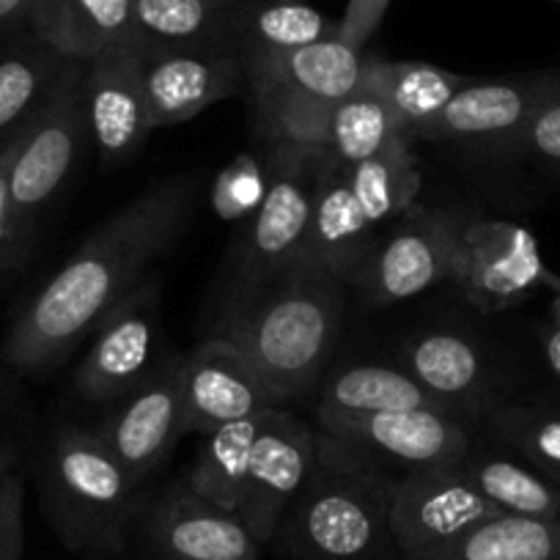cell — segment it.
Returning a JSON list of instances; mask_svg holds the SVG:
<instances>
[{
    "mask_svg": "<svg viewBox=\"0 0 560 560\" xmlns=\"http://www.w3.org/2000/svg\"><path fill=\"white\" fill-rule=\"evenodd\" d=\"M196 187L192 174L168 176L102 223L14 322L3 343L7 363L23 374H42L80 347L179 240L190 223Z\"/></svg>",
    "mask_w": 560,
    "mask_h": 560,
    "instance_id": "cell-1",
    "label": "cell"
},
{
    "mask_svg": "<svg viewBox=\"0 0 560 560\" xmlns=\"http://www.w3.org/2000/svg\"><path fill=\"white\" fill-rule=\"evenodd\" d=\"M347 308V283L325 269L289 267L229 303L220 336L245 352L287 407L319 385Z\"/></svg>",
    "mask_w": 560,
    "mask_h": 560,
    "instance_id": "cell-2",
    "label": "cell"
},
{
    "mask_svg": "<svg viewBox=\"0 0 560 560\" xmlns=\"http://www.w3.org/2000/svg\"><path fill=\"white\" fill-rule=\"evenodd\" d=\"M398 472L316 434V462L272 544L289 560H401L393 536Z\"/></svg>",
    "mask_w": 560,
    "mask_h": 560,
    "instance_id": "cell-3",
    "label": "cell"
},
{
    "mask_svg": "<svg viewBox=\"0 0 560 560\" xmlns=\"http://www.w3.org/2000/svg\"><path fill=\"white\" fill-rule=\"evenodd\" d=\"M143 487L89 429L63 427L50 438L42 465L45 509L80 558H116L132 544L149 505Z\"/></svg>",
    "mask_w": 560,
    "mask_h": 560,
    "instance_id": "cell-4",
    "label": "cell"
},
{
    "mask_svg": "<svg viewBox=\"0 0 560 560\" xmlns=\"http://www.w3.org/2000/svg\"><path fill=\"white\" fill-rule=\"evenodd\" d=\"M245 69L258 135L322 147L332 110L363 85L365 50H354L336 36L253 58Z\"/></svg>",
    "mask_w": 560,
    "mask_h": 560,
    "instance_id": "cell-5",
    "label": "cell"
},
{
    "mask_svg": "<svg viewBox=\"0 0 560 560\" xmlns=\"http://www.w3.org/2000/svg\"><path fill=\"white\" fill-rule=\"evenodd\" d=\"M83 61H67L39 110L18 129L0 158V196L12 220H28L56 198L91 138L83 100Z\"/></svg>",
    "mask_w": 560,
    "mask_h": 560,
    "instance_id": "cell-6",
    "label": "cell"
},
{
    "mask_svg": "<svg viewBox=\"0 0 560 560\" xmlns=\"http://www.w3.org/2000/svg\"><path fill=\"white\" fill-rule=\"evenodd\" d=\"M330 152L319 143L269 140L267 192L250 218L236 264V294L294 267ZM234 294V298H236Z\"/></svg>",
    "mask_w": 560,
    "mask_h": 560,
    "instance_id": "cell-7",
    "label": "cell"
},
{
    "mask_svg": "<svg viewBox=\"0 0 560 560\" xmlns=\"http://www.w3.org/2000/svg\"><path fill=\"white\" fill-rule=\"evenodd\" d=\"M462 225L456 212L415 203L382 231L347 287L358 289L369 308L418 298L451 280Z\"/></svg>",
    "mask_w": 560,
    "mask_h": 560,
    "instance_id": "cell-8",
    "label": "cell"
},
{
    "mask_svg": "<svg viewBox=\"0 0 560 560\" xmlns=\"http://www.w3.org/2000/svg\"><path fill=\"white\" fill-rule=\"evenodd\" d=\"M560 275L544 264L538 240L511 220H472L462 225L451 280L483 314H500L536 289H552Z\"/></svg>",
    "mask_w": 560,
    "mask_h": 560,
    "instance_id": "cell-9",
    "label": "cell"
},
{
    "mask_svg": "<svg viewBox=\"0 0 560 560\" xmlns=\"http://www.w3.org/2000/svg\"><path fill=\"white\" fill-rule=\"evenodd\" d=\"M160 330V283L147 278L94 330L89 354L74 371L78 396L110 404L143 385L165 360Z\"/></svg>",
    "mask_w": 560,
    "mask_h": 560,
    "instance_id": "cell-10",
    "label": "cell"
},
{
    "mask_svg": "<svg viewBox=\"0 0 560 560\" xmlns=\"http://www.w3.org/2000/svg\"><path fill=\"white\" fill-rule=\"evenodd\" d=\"M135 538L149 560H258L261 555L245 520L192 492L185 478L149 500Z\"/></svg>",
    "mask_w": 560,
    "mask_h": 560,
    "instance_id": "cell-11",
    "label": "cell"
},
{
    "mask_svg": "<svg viewBox=\"0 0 560 560\" xmlns=\"http://www.w3.org/2000/svg\"><path fill=\"white\" fill-rule=\"evenodd\" d=\"M182 371L185 354H165L152 376L124 396L94 429L96 438L138 483H147L187 434Z\"/></svg>",
    "mask_w": 560,
    "mask_h": 560,
    "instance_id": "cell-12",
    "label": "cell"
},
{
    "mask_svg": "<svg viewBox=\"0 0 560 560\" xmlns=\"http://www.w3.org/2000/svg\"><path fill=\"white\" fill-rule=\"evenodd\" d=\"M498 514L503 511L472 487L459 462L398 476L390 522L401 560H427Z\"/></svg>",
    "mask_w": 560,
    "mask_h": 560,
    "instance_id": "cell-13",
    "label": "cell"
},
{
    "mask_svg": "<svg viewBox=\"0 0 560 560\" xmlns=\"http://www.w3.org/2000/svg\"><path fill=\"white\" fill-rule=\"evenodd\" d=\"M319 429L398 476L423 467L459 465L472 448L470 429L459 415L432 407L332 420Z\"/></svg>",
    "mask_w": 560,
    "mask_h": 560,
    "instance_id": "cell-14",
    "label": "cell"
},
{
    "mask_svg": "<svg viewBox=\"0 0 560 560\" xmlns=\"http://www.w3.org/2000/svg\"><path fill=\"white\" fill-rule=\"evenodd\" d=\"M316 462V432L287 407H269L250 451L240 516L261 547L272 544Z\"/></svg>",
    "mask_w": 560,
    "mask_h": 560,
    "instance_id": "cell-15",
    "label": "cell"
},
{
    "mask_svg": "<svg viewBox=\"0 0 560 560\" xmlns=\"http://www.w3.org/2000/svg\"><path fill=\"white\" fill-rule=\"evenodd\" d=\"M83 100L102 168L129 163L154 132L143 85V50L118 42L85 63Z\"/></svg>",
    "mask_w": 560,
    "mask_h": 560,
    "instance_id": "cell-16",
    "label": "cell"
},
{
    "mask_svg": "<svg viewBox=\"0 0 560 560\" xmlns=\"http://www.w3.org/2000/svg\"><path fill=\"white\" fill-rule=\"evenodd\" d=\"M560 72L525 74L505 80L472 78L438 116L412 129L415 140H467L492 149H509L538 102L552 91Z\"/></svg>",
    "mask_w": 560,
    "mask_h": 560,
    "instance_id": "cell-17",
    "label": "cell"
},
{
    "mask_svg": "<svg viewBox=\"0 0 560 560\" xmlns=\"http://www.w3.org/2000/svg\"><path fill=\"white\" fill-rule=\"evenodd\" d=\"M187 434H212L231 420L280 407L256 365L229 338L214 336L185 354L182 371Z\"/></svg>",
    "mask_w": 560,
    "mask_h": 560,
    "instance_id": "cell-18",
    "label": "cell"
},
{
    "mask_svg": "<svg viewBox=\"0 0 560 560\" xmlns=\"http://www.w3.org/2000/svg\"><path fill=\"white\" fill-rule=\"evenodd\" d=\"M143 85L154 129L190 121L207 107L247 89V69L231 50L143 56Z\"/></svg>",
    "mask_w": 560,
    "mask_h": 560,
    "instance_id": "cell-19",
    "label": "cell"
},
{
    "mask_svg": "<svg viewBox=\"0 0 560 560\" xmlns=\"http://www.w3.org/2000/svg\"><path fill=\"white\" fill-rule=\"evenodd\" d=\"M376 240H380V234L365 223L358 203H354L352 190H349L347 163L330 154L294 267L325 269V272L349 283V278L360 267V261L369 256Z\"/></svg>",
    "mask_w": 560,
    "mask_h": 560,
    "instance_id": "cell-20",
    "label": "cell"
},
{
    "mask_svg": "<svg viewBox=\"0 0 560 560\" xmlns=\"http://www.w3.org/2000/svg\"><path fill=\"white\" fill-rule=\"evenodd\" d=\"M25 23L52 52L89 63L110 45L132 42V0H34Z\"/></svg>",
    "mask_w": 560,
    "mask_h": 560,
    "instance_id": "cell-21",
    "label": "cell"
},
{
    "mask_svg": "<svg viewBox=\"0 0 560 560\" xmlns=\"http://www.w3.org/2000/svg\"><path fill=\"white\" fill-rule=\"evenodd\" d=\"M448 409V401L429 393L407 369H393L380 363H360L338 369L322 382L319 404H316V420L332 423V420L363 418L376 412H404V409Z\"/></svg>",
    "mask_w": 560,
    "mask_h": 560,
    "instance_id": "cell-22",
    "label": "cell"
},
{
    "mask_svg": "<svg viewBox=\"0 0 560 560\" xmlns=\"http://www.w3.org/2000/svg\"><path fill=\"white\" fill-rule=\"evenodd\" d=\"M338 23L305 0H234L229 47L242 63L336 39Z\"/></svg>",
    "mask_w": 560,
    "mask_h": 560,
    "instance_id": "cell-23",
    "label": "cell"
},
{
    "mask_svg": "<svg viewBox=\"0 0 560 560\" xmlns=\"http://www.w3.org/2000/svg\"><path fill=\"white\" fill-rule=\"evenodd\" d=\"M404 369L451 407H489V365L483 352L456 332L432 330L409 338L401 349Z\"/></svg>",
    "mask_w": 560,
    "mask_h": 560,
    "instance_id": "cell-24",
    "label": "cell"
},
{
    "mask_svg": "<svg viewBox=\"0 0 560 560\" xmlns=\"http://www.w3.org/2000/svg\"><path fill=\"white\" fill-rule=\"evenodd\" d=\"M234 0H132V42L143 56L182 50H231Z\"/></svg>",
    "mask_w": 560,
    "mask_h": 560,
    "instance_id": "cell-25",
    "label": "cell"
},
{
    "mask_svg": "<svg viewBox=\"0 0 560 560\" xmlns=\"http://www.w3.org/2000/svg\"><path fill=\"white\" fill-rule=\"evenodd\" d=\"M363 80L380 94L401 135L409 140L415 127L438 116L472 78L427 61H387L380 56H365Z\"/></svg>",
    "mask_w": 560,
    "mask_h": 560,
    "instance_id": "cell-26",
    "label": "cell"
},
{
    "mask_svg": "<svg viewBox=\"0 0 560 560\" xmlns=\"http://www.w3.org/2000/svg\"><path fill=\"white\" fill-rule=\"evenodd\" d=\"M347 176L360 214L376 234L418 203L420 171L407 138H396L376 158L347 165Z\"/></svg>",
    "mask_w": 560,
    "mask_h": 560,
    "instance_id": "cell-27",
    "label": "cell"
},
{
    "mask_svg": "<svg viewBox=\"0 0 560 560\" xmlns=\"http://www.w3.org/2000/svg\"><path fill=\"white\" fill-rule=\"evenodd\" d=\"M427 560H560V516L498 514Z\"/></svg>",
    "mask_w": 560,
    "mask_h": 560,
    "instance_id": "cell-28",
    "label": "cell"
},
{
    "mask_svg": "<svg viewBox=\"0 0 560 560\" xmlns=\"http://www.w3.org/2000/svg\"><path fill=\"white\" fill-rule=\"evenodd\" d=\"M264 415H267V409L231 420V423L203 438L198 456L185 472V483L192 492L240 514L250 451L258 432H261Z\"/></svg>",
    "mask_w": 560,
    "mask_h": 560,
    "instance_id": "cell-29",
    "label": "cell"
},
{
    "mask_svg": "<svg viewBox=\"0 0 560 560\" xmlns=\"http://www.w3.org/2000/svg\"><path fill=\"white\" fill-rule=\"evenodd\" d=\"M462 470L472 487L503 514L560 516V483L549 481L511 454L470 448Z\"/></svg>",
    "mask_w": 560,
    "mask_h": 560,
    "instance_id": "cell-30",
    "label": "cell"
},
{
    "mask_svg": "<svg viewBox=\"0 0 560 560\" xmlns=\"http://www.w3.org/2000/svg\"><path fill=\"white\" fill-rule=\"evenodd\" d=\"M487 429L500 448L560 483V407L494 404L487 409Z\"/></svg>",
    "mask_w": 560,
    "mask_h": 560,
    "instance_id": "cell-31",
    "label": "cell"
},
{
    "mask_svg": "<svg viewBox=\"0 0 560 560\" xmlns=\"http://www.w3.org/2000/svg\"><path fill=\"white\" fill-rule=\"evenodd\" d=\"M396 138H404L396 118L363 80V85L332 110L322 147L341 163L354 165L385 152Z\"/></svg>",
    "mask_w": 560,
    "mask_h": 560,
    "instance_id": "cell-32",
    "label": "cell"
},
{
    "mask_svg": "<svg viewBox=\"0 0 560 560\" xmlns=\"http://www.w3.org/2000/svg\"><path fill=\"white\" fill-rule=\"evenodd\" d=\"M63 67L67 58L42 42L0 58V135L23 127L39 110Z\"/></svg>",
    "mask_w": 560,
    "mask_h": 560,
    "instance_id": "cell-33",
    "label": "cell"
},
{
    "mask_svg": "<svg viewBox=\"0 0 560 560\" xmlns=\"http://www.w3.org/2000/svg\"><path fill=\"white\" fill-rule=\"evenodd\" d=\"M269 176V140L264 149H247L236 154L229 165L218 174L212 185V212L225 223L247 220L256 214L264 192H267Z\"/></svg>",
    "mask_w": 560,
    "mask_h": 560,
    "instance_id": "cell-34",
    "label": "cell"
},
{
    "mask_svg": "<svg viewBox=\"0 0 560 560\" xmlns=\"http://www.w3.org/2000/svg\"><path fill=\"white\" fill-rule=\"evenodd\" d=\"M505 152L522 154V158L536 160L547 168L560 171V80L538 102V107L530 113L527 124L511 140Z\"/></svg>",
    "mask_w": 560,
    "mask_h": 560,
    "instance_id": "cell-35",
    "label": "cell"
},
{
    "mask_svg": "<svg viewBox=\"0 0 560 560\" xmlns=\"http://www.w3.org/2000/svg\"><path fill=\"white\" fill-rule=\"evenodd\" d=\"M25 481L18 470L0 476V560H23Z\"/></svg>",
    "mask_w": 560,
    "mask_h": 560,
    "instance_id": "cell-36",
    "label": "cell"
},
{
    "mask_svg": "<svg viewBox=\"0 0 560 560\" xmlns=\"http://www.w3.org/2000/svg\"><path fill=\"white\" fill-rule=\"evenodd\" d=\"M390 3L393 0H347L343 18L338 20V39L354 50H365Z\"/></svg>",
    "mask_w": 560,
    "mask_h": 560,
    "instance_id": "cell-37",
    "label": "cell"
},
{
    "mask_svg": "<svg viewBox=\"0 0 560 560\" xmlns=\"http://www.w3.org/2000/svg\"><path fill=\"white\" fill-rule=\"evenodd\" d=\"M541 352L549 371L560 380V330L555 325H547L541 330Z\"/></svg>",
    "mask_w": 560,
    "mask_h": 560,
    "instance_id": "cell-38",
    "label": "cell"
},
{
    "mask_svg": "<svg viewBox=\"0 0 560 560\" xmlns=\"http://www.w3.org/2000/svg\"><path fill=\"white\" fill-rule=\"evenodd\" d=\"M34 0H0V31L28 20V9Z\"/></svg>",
    "mask_w": 560,
    "mask_h": 560,
    "instance_id": "cell-39",
    "label": "cell"
},
{
    "mask_svg": "<svg viewBox=\"0 0 560 560\" xmlns=\"http://www.w3.org/2000/svg\"><path fill=\"white\" fill-rule=\"evenodd\" d=\"M18 448L14 445H7L0 443V476H7L9 470H14V465H18Z\"/></svg>",
    "mask_w": 560,
    "mask_h": 560,
    "instance_id": "cell-40",
    "label": "cell"
},
{
    "mask_svg": "<svg viewBox=\"0 0 560 560\" xmlns=\"http://www.w3.org/2000/svg\"><path fill=\"white\" fill-rule=\"evenodd\" d=\"M549 292H552V305H549V325H555L560 330V278H558V283L549 289Z\"/></svg>",
    "mask_w": 560,
    "mask_h": 560,
    "instance_id": "cell-41",
    "label": "cell"
}]
</instances>
